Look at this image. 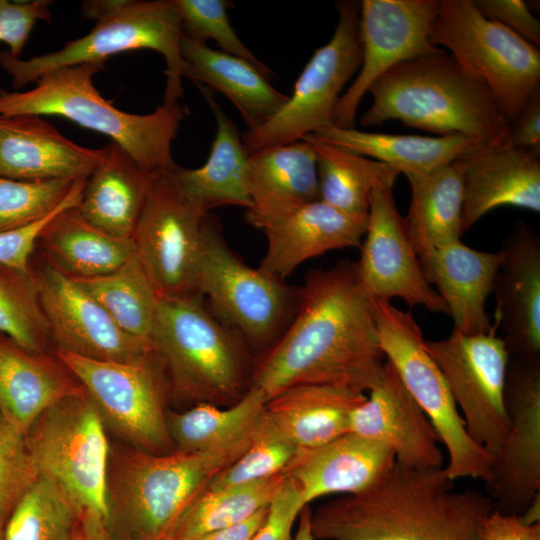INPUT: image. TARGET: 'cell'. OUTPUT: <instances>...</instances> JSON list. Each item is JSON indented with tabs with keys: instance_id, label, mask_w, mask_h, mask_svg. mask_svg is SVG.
<instances>
[{
	"instance_id": "22",
	"label": "cell",
	"mask_w": 540,
	"mask_h": 540,
	"mask_svg": "<svg viewBox=\"0 0 540 540\" xmlns=\"http://www.w3.org/2000/svg\"><path fill=\"white\" fill-rule=\"evenodd\" d=\"M464 180L462 232L491 210L512 206L540 212V154L511 141L459 158Z\"/></svg>"
},
{
	"instance_id": "24",
	"label": "cell",
	"mask_w": 540,
	"mask_h": 540,
	"mask_svg": "<svg viewBox=\"0 0 540 540\" xmlns=\"http://www.w3.org/2000/svg\"><path fill=\"white\" fill-rule=\"evenodd\" d=\"M105 147L80 146L37 115L0 116V176L16 180L88 178Z\"/></svg>"
},
{
	"instance_id": "34",
	"label": "cell",
	"mask_w": 540,
	"mask_h": 540,
	"mask_svg": "<svg viewBox=\"0 0 540 540\" xmlns=\"http://www.w3.org/2000/svg\"><path fill=\"white\" fill-rule=\"evenodd\" d=\"M263 391L250 385L233 405L198 404L181 412L167 413V427L174 451L207 453L246 450L266 413Z\"/></svg>"
},
{
	"instance_id": "2",
	"label": "cell",
	"mask_w": 540,
	"mask_h": 540,
	"mask_svg": "<svg viewBox=\"0 0 540 540\" xmlns=\"http://www.w3.org/2000/svg\"><path fill=\"white\" fill-rule=\"evenodd\" d=\"M493 509L487 494L458 489L444 467L396 462L372 488L317 507L311 527L316 540H482Z\"/></svg>"
},
{
	"instance_id": "43",
	"label": "cell",
	"mask_w": 540,
	"mask_h": 540,
	"mask_svg": "<svg viewBox=\"0 0 540 540\" xmlns=\"http://www.w3.org/2000/svg\"><path fill=\"white\" fill-rule=\"evenodd\" d=\"M76 180L26 181L0 176V233L27 227L48 216L63 202Z\"/></svg>"
},
{
	"instance_id": "12",
	"label": "cell",
	"mask_w": 540,
	"mask_h": 540,
	"mask_svg": "<svg viewBox=\"0 0 540 540\" xmlns=\"http://www.w3.org/2000/svg\"><path fill=\"white\" fill-rule=\"evenodd\" d=\"M57 357L87 392L104 425L136 449L174 451L167 427L168 380L155 351L135 362L94 360L58 349Z\"/></svg>"
},
{
	"instance_id": "51",
	"label": "cell",
	"mask_w": 540,
	"mask_h": 540,
	"mask_svg": "<svg viewBox=\"0 0 540 540\" xmlns=\"http://www.w3.org/2000/svg\"><path fill=\"white\" fill-rule=\"evenodd\" d=\"M482 540H540V524H526L520 515L493 509L485 521Z\"/></svg>"
},
{
	"instance_id": "1",
	"label": "cell",
	"mask_w": 540,
	"mask_h": 540,
	"mask_svg": "<svg viewBox=\"0 0 540 540\" xmlns=\"http://www.w3.org/2000/svg\"><path fill=\"white\" fill-rule=\"evenodd\" d=\"M381 349L372 301L356 263L343 260L306 275L292 322L253 370L267 401L296 385L369 392L380 379Z\"/></svg>"
},
{
	"instance_id": "54",
	"label": "cell",
	"mask_w": 540,
	"mask_h": 540,
	"mask_svg": "<svg viewBox=\"0 0 540 540\" xmlns=\"http://www.w3.org/2000/svg\"><path fill=\"white\" fill-rule=\"evenodd\" d=\"M311 516L312 510L310 506H304L298 516L297 529L291 540H316L312 533Z\"/></svg>"
},
{
	"instance_id": "16",
	"label": "cell",
	"mask_w": 540,
	"mask_h": 540,
	"mask_svg": "<svg viewBox=\"0 0 540 540\" xmlns=\"http://www.w3.org/2000/svg\"><path fill=\"white\" fill-rule=\"evenodd\" d=\"M440 0H362L359 39L362 62L339 98L333 125L354 128L359 104L371 85L393 67L434 52L430 41Z\"/></svg>"
},
{
	"instance_id": "28",
	"label": "cell",
	"mask_w": 540,
	"mask_h": 540,
	"mask_svg": "<svg viewBox=\"0 0 540 540\" xmlns=\"http://www.w3.org/2000/svg\"><path fill=\"white\" fill-rule=\"evenodd\" d=\"M185 61L183 77L224 94L240 112L247 131L270 120L285 104L288 95L272 86L271 69L257 65L185 34L180 42Z\"/></svg>"
},
{
	"instance_id": "48",
	"label": "cell",
	"mask_w": 540,
	"mask_h": 540,
	"mask_svg": "<svg viewBox=\"0 0 540 540\" xmlns=\"http://www.w3.org/2000/svg\"><path fill=\"white\" fill-rule=\"evenodd\" d=\"M304 506L298 487L285 476L264 522L251 540H291L293 525Z\"/></svg>"
},
{
	"instance_id": "41",
	"label": "cell",
	"mask_w": 540,
	"mask_h": 540,
	"mask_svg": "<svg viewBox=\"0 0 540 540\" xmlns=\"http://www.w3.org/2000/svg\"><path fill=\"white\" fill-rule=\"evenodd\" d=\"M0 334L33 352L51 339L35 277L0 265Z\"/></svg>"
},
{
	"instance_id": "35",
	"label": "cell",
	"mask_w": 540,
	"mask_h": 540,
	"mask_svg": "<svg viewBox=\"0 0 540 540\" xmlns=\"http://www.w3.org/2000/svg\"><path fill=\"white\" fill-rule=\"evenodd\" d=\"M406 177L411 201L404 220L419 258L460 240L464 180L459 159L426 174Z\"/></svg>"
},
{
	"instance_id": "21",
	"label": "cell",
	"mask_w": 540,
	"mask_h": 540,
	"mask_svg": "<svg viewBox=\"0 0 540 540\" xmlns=\"http://www.w3.org/2000/svg\"><path fill=\"white\" fill-rule=\"evenodd\" d=\"M494 280L493 326L500 327L510 357L540 360V239L518 222L505 239Z\"/></svg>"
},
{
	"instance_id": "14",
	"label": "cell",
	"mask_w": 540,
	"mask_h": 540,
	"mask_svg": "<svg viewBox=\"0 0 540 540\" xmlns=\"http://www.w3.org/2000/svg\"><path fill=\"white\" fill-rule=\"evenodd\" d=\"M171 171L153 174L132 237L136 257L159 298L198 294V267L209 213L180 190Z\"/></svg>"
},
{
	"instance_id": "6",
	"label": "cell",
	"mask_w": 540,
	"mask_h": 540,
	"mask_svg": "<svg viewBox=\"0 0 540 540\" xmlns=\"http://www.w3.org/2000/svg\"><path fill=\"white\" fill-rule=\"evenodd\" d=\"M152 347L178 402L228 407L248 390V345L200 294L159 299Z\"/></svg>"
},
{
	"instance_id": "13",
	"label": "cell",
	"mask_w": 540,
	"mask_h": 540,
	"mask_svg": "<svg viewBox=\"0 0 540 540\" xmlns=\"http://www.w3.org/2000/svg\"><path fill=\"white\" fill-rule=\"evenodd\" d=\"M336 8L338 22L331 39L313 53L291 96L270 120L241 135L248 154L301 140L333 125L342 91L362 62L360 2L340 1Z\"/></svg>"
},
{
	"instance_id": "19",
	"label": "cell",
	"mask_w": 540,
	"mask_h": 540,
	"mask_svg": "<svg viewBox=\"0 0 540 540\" xmlns=\"http://www.w3.org/2000/svg\"><path fill=\"white\" fill-rule=\"evenodd\" d=\"M35 279L58 350L116 362H135L154 352L124 332L75 278L48 264Z\"/></svg>"
},
{
	"instance_id": "10",
	"label": "cell",
	"mask_w": 540,
	"mask_h": 540,
	"mask_svg": "<svg viewBox=\"0 0 540 540\" xmlns=\"http://www.w3.org/2000/svg\"><path fill=\"white\" fill-rule=\"evenodd\" d=\"M197 292L211 311L244 342L263 348L281 335L295 314L294 290L260 268L245 264L227 245L216 221L206 218Z\"/></svg>"
},
{
	"instance_id": "30",
	"label": "cell",
	"mask_w": 540,
	"mask_h": 540,
	"mask_svg": "<svg viewBox=\"0 0 540 540\" xmlns=\"http://www.w3.org/2000/svg\"><path fill=\"white\" fill-rule=\"evenodd\" d=\"M96 170L87 178L78 213L92 225L132 239L150 191L153 174L110 142Z\"/></svg>"
},
{
	"instance_id": "23",
	"label": "cell",
	"mask_w": 540,
	"mask_h": 540,
	"mask_svg": "<svg viewBox=\"0 0 540 540\" xmlns=\"http://www.w3.org/2000/svg\"><path fill=\"white\" fill-rule=\"evenodd\" d=\"M396 464L391 449L348 432L323 445L299 450L284 472L305 505L329 494H357L383 480Z\"/></svg>"
},
{
	"instance_id": "46",
	"label": "cell",
	"mask_w": 540,
	"mask_h": 540,
	"mask_svg": "<svg viewBox=\"0 0 540 540\" xmlns=\"http://www.w3.org/2000/svg\"><path fill=\"white\" fill-rule=\"evenodd\" d=\"M52 1L34 0L13 2L0 0V42L8 45V52L20 58L35 24L50 21Z\"/></svg>"
},
{
	"instance_id": "18",
	"label": "cell",
	"mask_w": 540,
	"mask_h": 540,
	"mask_svg": "<svg viewBox=\"0 0 540 540\" xmlns=\"http://www.w3.org/2000/svg\"><path fill=\"white\" fill-rule=\"evenodd\" d=\"M356 261L359 281L371 301L402 299L408 306L448 314L427 280L419 256L397 210L393 186L380 184L369 198L367 228Z\"/></svg>"
},
{
	"instance_id": "3",
	"label": "cell",
	"mask_w": 540,
	"mask_h": 540,
	"mask_svg": "<svg viewBox=\"0 0 540 540\" xmlns=\"http://www.w3.org/2000/svg\"><path fill=\"white\" fill-rule=\"evenodd\" d=\"M364 127L398 120L438 136L464 135L488 146L510 142V126L489 89L444 49L403 62L369 88Z\"/></svg>"
},
{
	"instance_id": "9",
	"label": "cell",
	"mask_w": 540,
	"mask_h": 540,
	"mask_svg": "<svg viewBox=\"0 0 540 540\" xmlns=\"http://www.w3.org/2000/svg\"><path fill=\"white\" fill-rule=\"evenodd\" d=\"M379 342L386 359L402 383L429 418L441 445L448 453L444 466L453 481L459 478L484 480L492 456L468 434L438 365L425 347L418 323L409 311L391 302L372 301Z\"/></svg>"
},
{
	"instance_id": "7",
	"label": "cell",
	"mask_w": 540,
	"mask_h": 540,
	"mask_svg": "<svg viewBox=\"0 0 540 540\" xmlns=\"http://www.w3.org/2000/svg\"><path fill=\"white\" fill-rule=\"evenodd\" d=\"M85 17L96 20L92 30L60 50L27 60L0 53V65L15 89L36 82L50 70L88 62H105L119 53L138 49L159 52L166 61L163 104L183 96L185 61L181 56L182 20L175 0H93L82 4Z\"/></svg>"
},
{
	"instance_id": "27",
	"label": "cell",
	"mask_w": 540,
	"mask_h": 540,
	"mask_svg": "<svg viewBox=\"0 0 540 540\" xmlns=\"http://www.w3.org/2000/svg\"><path fill=\"white\" fill-rule=\"evenodd\" d=\"M367 215H353L318 199L266 227L267 249L259 266L284 280L306 260L327 251L360 247Z\"/></svg>"
},
{
	"instance_id": "4",
	"label": "cell",
	"mask_w": 540,
	"mask_h": 540,
	"mask_svg": "<svg viewBox=\"0 0 540 540\" xmlns=\"http://www.w3.org/2000/svg\"><path fill=\"white\" fill-rule=\"evenodd\" d=\"M103 62L50 70L25 92L0 90V116H59L108 136L147 172L159 173L178 164L172 144L185 116L179 102L162 104L152 113H128L112 105L96 89L93 77Z\"/></svg>"
},
{
	"instance_id": "25",
	"label": "cell",
	"mask_w": 540,
	"mask_h": 540,
	"mask_svg": "<svg viewBox=\"0 0 540 540\" xmlns=\"http://www.w3.org/2000/svg\"><path fill=\"white\" fill-rule=\"evenodd\" d=\"M245 220L257 229L319 199L315 152L304 139L249 154Z\"/></svg>"
},
{
	"instance_id": "45",
	"label": "cell",
	"mask_w": 540,
	"mask_h": 540,
	"mask_svg": "<svg viewBox=\"0 0 540 540\" xmlns=\"http://www.w3.org/2000/svg\"><path fill=\"white\" fill-rule=\"evenodd\" d=\"M38 476L26 433L0 413V511L9 513Z\"/></svg>"
},
{
	"instance_id": "47",
	"label": "cell",
	"mask_w": 540,
	"mask_h": 540,
	"mask_svg": "<svg viewBox=\"0 0 540 540\" xmlns=\"http://www.w3.org/2000/svg\"><path fill=\"white\" fill-rule=\"evenodd\" d=\"M76 204L72 196L63 202L48 216L27 227L0 233V265L10 267L25 275L32 276L30 258L36 244L45 229L62 213Z\"/></svg>"
},
{
	"instance_id": "26",
	"label": "cell",
	"mask_w": 540,
	"mask_h": 540,
	"mask_svg": "<svg viewBox=\"0 0 540 540\" xmlns=\"http://www.w3.org/2000/svg\"><path fill=\"white\" fill-rule=\"evenodd\" d=\"M502 258L501 251H479L461 240L420 257L424 274L435 284L451 316L453 331L466 335L495 334L486 311Z\"/></svg>"
},
{
	"instance_id": "8",
	"label": "cell",
	"mask_w": 540,
	"mask_h": 540,
	"mask_svg": "<svg viewBox=\"0 0 540 540\" xmlns=\"http://www.w3.org/2000/svg\"><path fill=\"white\" fill-rule=\"evenodd\" d=\"M430 41L489 89L509 123L539 86V48L484 17L472 0H440Z\"/></svg>"
},
{
	"instance_id": "55",
	"label": "cell",
	"mask_w": 540,
	"mask_h": 540,
	"mask_svg": "<svg viewBox=\"0 0 540 540\" xmlns=\"http://www.w3.org/2000/svg\"><path fill=\"white\" fill-rule=\"evenodd\" d=\"M8 514V512L0 511V540H3V529Z\"/></svg>"
},
{
	"instance_id": "37",
	"label": "cell",
	"mask_w": 540,
	"mask_h": 540,
	"mask_svg": "<svg viewBox=\"0 0 540 540\" xmlns=\"http://www.w3.org/2000/svg\"><path fill=\"white\" fill-rule=\"evenodd\" d=\"M302 139L312 146L317 163L319 199L353 215H367L371 191L391 185L400 174L385 163L322 142L310 134Z\"/></svg>"
},
{
	"instance_id": "20",
	"label": "cell",
	"mask_w": 540,
	"mask_h": 540,
	"mask_svg": "<svg viewBox=\"0 0 540 540\" xmlns=\"http://www.w3.org/2000/svg\"><path fill=\"white\" fill-rule=\"evenodd\" d=\"M351 414L349 432L377 441L412 469L444 467L439 436L386 359L380 379Z\"/></svg>"
},
{
	"instance_id": "32",
	"label": "cell",
	"mask_w": 540,
	"mask_h": 540,
	"mask_svg": "<svg viewBox=\"0 0 540 540\" xmlns=\"http://www.w3.org/2000/svg\"><path fill=\"white\" fill-rule=\"evenodd\" d=\"M365 398L346 388L302 384L271 397L266 411L299 450L311 449L348 433L351 414Z\"/></svg>"
},
{
	"instance_id": "49",
	"label": "cell",
	"mask_w": 540,
	"mask_h": 540,
	"mask_svg": "<svg viewBox=\"0 0 540 540\" xmlns=\"http://www.w3.org/2000/svg\"><path fill=\"white\" fill-rule=\"evenodd\" d=\"M478 11L532 45L540 46V21L523 0H472Z\"/></svg>"
},
{
	"instance_id": "42",
	"label": "cell",
	"mask_w": 540,
	"mask_h": 540,
	"mask_svg": "<svg viewBox=\"0 0 540 540\" xmlns=\"http://www.w3.org/2000/svg\"><path fill=\"white\" fill-rule=\"evenodd\" d=\"M298 451L266 411L246 451L219 471L207 489L219 490L249 484L284 473Z\"/></svg>"
},
{
	"instance_id": "52",
	"label": "cell",
	"mask_w": 540,
	"mask_h": 540,
	"mask_svg": "<svg viewBox=\"0 0 540 540\" xmlns=\"http://www.w3.org/2000/svg\"><path fill=\"white\" fill-rule=\"evenodd\" d=\"M269 505L247 520L210 533L198 540H251L264 522Z\"/></svg>"
},
{
	"instance_id": "44",
	"label": "cell",
	"mask_w": 540,
	"mask_h": 540,
	"mask_svg": "<svg viewBox=\"0 0 540 540\" xmlns=\"http://www.w3.org/2000/svg\"><path fill=\"white\" fill-rule=\"evenodd\" d=\"M182 20L183 34L205 42L216 41L222 51L243 58L262 69H270L240 40L227 15L226 0H175Z\"/></svg>"
},
{
	"instance_id": "53",
	"label": "cell",
	"mask_w": 540,
	"mask_h": 540,
	"mask_svg": "<svg viewBox=\"0 0 540 540\" xmlns=\"http://www.w3.org/2000/svg\"><path fill=\"white\" fill-rule=\"evenodd\" d=\"M69 540H112V538L101 516L82 510Z\"/></svg>"
},
{
	"instance_id": "15",
	"label": "cell",
	"mask_w": 540,
	"mask_h": 540,
	"mask_svg": "<svg viewBox=\"0 0 540 540\" xmlns=\"http://www.w3.org/2000/svg\"><path fill=\"white\" fill-rule=\"evenodd\" d=\"M471 438L492 458L509 428L505 384L510 355L496 334L456 331L441 340H425Z\"/></svg>"
},
{
	"instance_id": "11",
	"label": "cell",
	"mask_w": 540,
	"mask_h": 540,
	"mask_svg": "<svg viewBox=\"0 0 540 540\" xmlns=\"http://www.w3.org/2000/svg\"><path fill=\"white\" fill-rule=\"evenodd\" d=\"M26 441L39 474L106 522L110 448L104 422L83 387L46 409L27 430Z\"/></svg>"
},
{
	"instance_id": "17",
	"label": "cell",
	"mask_w": 540,
	"mask_h": 540,
	"mask_svg": "<svg viewBox=\"0 0 540 540\" xmlns=\"http://www.w3.org/2000/svg\"><path fill=\"white\" fill-rule=\"evenodd\" d=\"M509 428L484 478L495 510L520 515L540 490V360H509Z\"/></svg>"
},
{
	"instance_id": "33",
	"label": "cell",
	"mask_w": 540,
	"mask_h": 540,
	"mask_svg": "<svg viewBox=\"0 0 540 540\" xmlns=\"http://www.w3.org/2000/svg\"><path fill=\"white\" fill-rule=\"evenodd\" d=\"M364 157H372L408 175H422L479 149L485 144L464 135L427 137L326 126L310 134Z\"/></svg>"
},
{
	"instance_id": "50",
	"label": "cell",
	"mask_w": 540,
	"mask_h": 540,
	"mask_svg": "<svg viewBox=\"0 0 540 540\" xmlns=\"http://www.w3.org/2000/svg\"><path fill=\"white\" fill-rule=\"evenodd\" d=\"M510 141L519 148L540 154V85L509 123Z\"/></svg>"
},
{
	"instance_id": "36",
	"label": "cell",
	"mask_w": 540,
	"mask_h": 540,
	"mask_svg": "<svg viewBox=\"0 0 540 540\" xmlns=\"http://www.w3.org/2000/svg\"><path fill=\"white\" fill-rule=\"evenodd\" d=\"M50 265L74 278H92L120 268L135 255L130 238L112 235L86 221L77 207L59 215L42 233Z\"/></svg>"
},
{
	"instance_id": "5",
	"label": "cell",
	"mask_w": 540,
	"mask_h": 540,
	"mask_svg": "<svg viewBox=\"0 0 540 540\" xmlns=\"http://www.w3.org/2000/svg\"><path fill=\"white\" fill-rule=\"evenodd\" d=\"M245 451L110 455L105 523L112 540H167L212 478Z\"/></svg>"
},
{
	"instance_id": "40",
	"label": "cell",
	"mask_w": 540,
	"mask_h": 540,
	"mask_svg": "<svg viewBox=\"0 0 540 540\" xmlns=\"http://www.w3.org/2000/svg\"><path fill=\"white\" fill-rule=\"evenodd\" d=\"M81 512L54 479L39 474L9 512L3 540H69Z\"/></svg>"
},
{
	"instance_id": "39",
	"label": "cell",
	"mask_w": 540,
	"mask_h": 540,
	"mask_svg": "<svg viewBox=\"0 0 540 540\" xmlns=\"http://www.w3.org/2000/svg\"><path fill=\"white\" fill-rule=\"evenodd\" d=\"M285 479L273 477L219 490H203L183 512L167 540H198L267 507Z\"/></svg>"
},
{
	"instance_id": "29",
	"label": "cell",
	"mask_w": 540,
	"mask_h": 540,
	"mask_svg": "<svg viewBox=\"0 0 540 540\" xmlns=\"http://www.w3.org/2000/svg\"><path fill=\"white\" fill-rule=\"evenodd\" d=\"M216 120V133L208 159L199 168L177 165L172 176L180 190L207 212L220 206L251 205L248 193V158L234 121L221 109L212 89L196 84Z\"/></svg>"
},
{
	"instance_id": "38",
	"label": "cell",
	"mask_w": 540,
	"mask_h": 540,
	"mask_svg": "<svg viewBox=\"0 0 540 540\" xmlns=\"http://www.w3.org/2000/svg\"><path fill=\"white\" fill-rule=\"evenodd\" d=\"M75 279L124 332L153 349L152 335L160 298L136 255L108 274Z\"/></svg>"
},
{
	"instance_id": "31",
	"label": "cell",
	"mask_w": 540,
	"mask_h": 540,
	"mask_svg": "<svg viewBox=\"0 0 540 540\" xmlns=\"http://www.w3.org/2000/svg\"><path fill=\"white\" fill-rule=\"evenodd\" d=\"M81 388L43 352L0 334V413L19 429L26 433L46 409Z\"/></svg>"
}]
</instances>
